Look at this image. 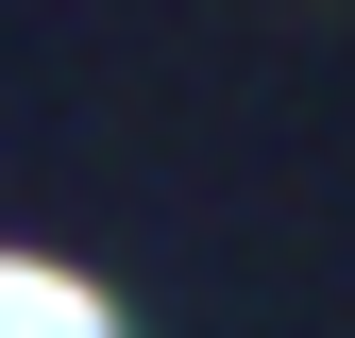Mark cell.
Returning <instances> with one entry per match:
<instances>
[{
  "instance_id": "obj_1",
  "label": "cell",
  "mask_w": 355,
  "mask_h": 338,
  "mask_svg": "<svg viewBox=\"0 0 355 338\" xmlns=\"http://www.w3.org/2000/svg\"><path fill=\"white\" fill-rule=\"evenodd\" d=\"M0 338H119V305H102L85 271H51V254L0 237Z\"/></svg>"
}]
</instances>
